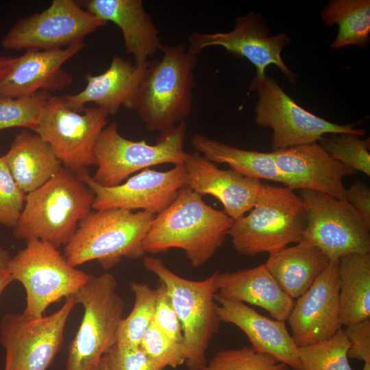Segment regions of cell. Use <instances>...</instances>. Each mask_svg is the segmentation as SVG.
I'll use <instances>...</instances> for the list:
<instances>
[{"mask_svg": "<svg viewBox=\"0 0 370 370\" xmlns=\"http://www.w3.org/2000/svg\"><path fill=\"white\" fill-rule=\"evenodd\" d=\"M234 220L204 202L189 186L155 215L143 241L145 253L182 249L195 268L209 261L224 243Z\"/></svg>", "mask_w": 370, "mask_h": 370, "instance_id": "cell-1", "label": "cell"}, {"mask_svg": "<svg viewBox=\"0 0 370 370\" xmlns=\"http://www.w3.org/2000/svg\"><path fill=\"white\" fill-rule=\"evenodd\" d=\"M93 191L63 166L38 188L25 194L13 236L25 242L41 240L65 246L80 221L92 210Z\"/></svg>", "mask_w": 370, "mask_h": 370, "instance_id": "cell-2", "label": "cell"}, {"mask_svg": "<svg viewBox=\"0 0 370 370\" xmlns=\"http://www.w3.org/2000/svg\"><path fill=\"white\" fill-rule=\"evenodd\" d=\"M160 50L162 58L147 65L132 110L148 130L161 133L184 121L191 111L197 56L183 44L162 45Z\"/></svg>", "mask_w": 370, "mask_h": 370, "instance_id": "cell-3", "label": "cell"}, {"mask_svg": "<svg viewBox=\"0 0 370 370\" xmlns=\"http://www.w3.org/2000/svg\"><path fill=\"white\" fill-rule=\"evenodd\" d=\"M154 217L142 210H92L79 223L63 255L74 267L97 260L105 270L123 258L144 257L143 241Z\"/></svg>", "mask_w": 370, "mask_h": 370, "instance_id": "cell-4", "label": "cell"}, {"mask_svg": "<svg viewBox=\"0 0 370 370\" xmlns=\"http://www.w3.org/2000/svg\"><path fill=\"white\" fill-rule=\"evenodd\" d=\"M307 224L304 203L294 190L263 182L253 208L234 221L227 236L238 253L254 256L299 243Z\"/></svg>", "mask_w": 370, "mask_h": 370, "instance_id": "cell-5", "label": "cell"}, {"mask_svg": "<svg viewBox=\"0 0 370 370\" xmlns=\"http://www.w3.org/2000/svg\"><path fill=\"white\" fill-rule=\"evenodd\" d=\"M143 266L166 287L182 328L188 370H202L221 322L216 311L218 271L203 280H192L175 273L159 258L145 256Z\"/></svg>", "mask_w": 370, "mask_h": 370, "instance_id": "cell-6", "label": "cell"}, {"mask_svg": "<svg viewBox=\"0 0 370 370\" xmlns=\"http://www.w3.org/2000/svg\"><path fill=\"white\" fill-rule=\"evenodd\" d=\"M116 286L110 273L89 275L73 295L84 312L68 348L65 370H98L103 356L116 344L125 307Z\"/></svg>", "mask_w": 370, "mask_h": 370, "instance_id": "cell-7", "label": "cell"}, {"mask_svg": "<svg viewBox=\"0 0 370 370\" xmlns=\"http://www.w3.org/2000/svg\"><path fill=\"white\" fill-rule=\"evenodd\" d=\"M186 125L183 121L161 132L155 145L134 141L122 136L115 122L99 134L93 153L98 168L91 176L98 185L112 187L121 184L130 175L151 166L183 164L188 154L184 149Z\"/></svg>", "mask_w": 370, "mask_h": 370, "instance_id": "cell-8", "label": "cell"}, {"mask_svg": "<svg viewBox=\"0 0 370 370\" xmlns=\"http://www.w3.org/2000/svg\"><path fill=\"white\" fill-rule=\"evenodd\" d=\"M14 281L26 293L23 312L40 317L49 306L74 295L87 282L89 274L71 266L58 248L41 240H31L12 257L9 264Z\"/></svg>", "mask_w": 370, "mask_h": 370, "instance_id": "cell-9", "label": "cell"}, {"mask_svg": "<svg viewBox=\"0 0 370 370\" xmlns=\"http://www.w3.org/2000/svg\"><path fill=\"white\" fill-rule=\"evenodd\" d=\"M256 91V123L273 131V151L319 143L325 134L350 133L363 136L366 130L355 128V123L340 125L328 121L299 106L280 86L277 81L265 76L260 82L250 84Z\"/></svg>", "mask_w": 370, "mask_h": 370, "instance_id": "cell-10", "label": "cell"}, {"mask_svg": "<svg viewBox=\"0 0 370 370\" xmlns=\"http://www.w3.org/2000/svg\"><path fill=\"white\" fill-rule=\"evenodd\" d=\"M76 304L73 295L47 316L5 314L0 324V341L5 352L3 370H47L62 347L66 321Z\"/></svg>", "mask_w": 370, "mask_h": 370, "instance_id": "cell-11", "label": "cell"}, {"mask_svg": "<svg viewBox=\"0 0 370 370\" xmlns=\"http://www.w3.org/2000/svg\"><path fill=\"white\" fill-rule=\"evenodd\" d=\"M308 224L299 243L314 246L330 260L370 253V228L346 199L300 190Z\"/></svg>", "mask_w": 370, "mask_h": 370, "instance_id": "cell-12", "label": "cell"}, {"mask_svg": "<svg viewBox=\"0 0 370 370\" xmlns=\"http://www.w3.org/2000/svg\"><path fill=\"white\" fill-rule=\"evenodd\" d=\"M84 112L71 110L63 97L51 95L34 130L51 147L62 166L76 175L96 164L94 145L108 123V114L97 107Z\"/></svg>", "mask_w": 370, "mask_h": 370, "instance_id": "cell-13", "label": "cell"}, {"mask_svg": "<svg viewBox=\"0 0 370 370\" xmlns=\"http://www.w3.org/2000/svg\"><path fill=\"white\" fill-rule=\"evenodd\" d=\"M106 21L73 0H53L40 12L18 19L1 40L9 50H51L84 42Z\"/></svg>", "mask_w": 370, "mask_h": 370, "instance_id": "cell-14", "label": "cell"}, {"mask_svg": "<svg viewBox=\"0 0 370 370\" xmlns=\"http://www.w3.org/2000/svg\"><path fill=\"white\" fill-rule=\"evenodd\" d=\"M188 40V51L197 55L205 48L219 46L230 53L245 58L256 70L251 84L262 81L266 76L265 69L276 65L289 82L294 84L297 75L284 62L282 49L291 42L284 33L269 35V28L263 16L253 12L236 18L234 29L227 32L191 34Z\"/></svg>", "mask_w": 370, "mask_h": 370, "instance_id": "cell-15", "label": "cell"}, {"mask_svg": "<svg viewBox=\"0 0 370 370\" xmlns=\"http://www.w3.org/2000/svg\"><path fill=\"white\" fill-rule=\"evenodd\" d=\"M76 176L93 191L92 210H140L156 215L169 207L180 190L188 185L184 164L175 165L166 171L145 169L124 183L112 187L96 184L87 170Z\"/></svg>", "mask_w": 370, "mask_h": 370, "instance_id": "cell-16", "label": "cell"}, {"mask_svg": "<svg viewBox=\"0 0 370 370\" xmlns=\"http://www.w3.org/2000/svg\"><path fill=\"white\" fill-rule=\"evenodd\" d=\"M338 260H332L309 288L295 301L288 318L297 347L331 338L341 328L339 319Z\"/></svg>", "mask_w": 370, "mask_h": 370, "instance_id": "cell-17", "label": "cell"}, {"mask_svg": "<svg viewBox=\"0 0 370 370\" xmlns=\"http://www.w3.org/2000/svg\"><path fill=\"white\" fill-rule=\"evenodd\" d=\"M282 184L295 190H309L345 199L344 177L356 171L337 161L318 143L272 151Z\"/></svg>", "mask_w": 370, "mask_h": 370, "instance_id": "cell-18", "label": "cell"}, {"mask_svg": "<svg viewBox=\"0 0 370 370\" xmlns=\"http://www.w3.org/2000/svg\"><path fill=\"white\" fill-rule=\"evenodd\" d=\"M84 45L79 42L62 49L27 51L14 57L0 77V96L22 97L69 86L73 77L62 66Z\"/></svg>", "mask_w": 370, "mask_h": 370, "instance_id": "cell-19", "label": "cell"}, {"mask_svg": "<svg viewBox=\"0 0 370 370\" xmlns=\"http://www.w3.org/2000/svg\"><path fill=\"white\" fill-rule=\"evenodd\" d=\"M183 164L188 186L201 196L210 195L217 199L223 212L234 221L253 208L261 181L247 177L232 169H219L197 151L188 153Z\"/></svg>", "mask_w": 370, "mask_h": 370, "instance_id": "cell-20", "label": "cell"}, {"mask_svg": "<svg viewBox=\"0 0 370 370\" xmlns=\"http://www.w3.org/2000/svg\"><path fill=\"white\" fill-rule=\"evenodd\" d=\"M216 311L220 321L232 323L247 336L251 348L269 354L294 370H304L297 346L285 321L258 313L241 301L227 299L216 294Z\"/></svg>", "mask_w": 370, "mask_h": 370, "instance_id": "cell-21", "label": "cell"}, {"mask_svg": "<svg viewBox=\"0 0 370 370\" xmlns=\"http://www.w3.org/2000/svg\"><path fill=\"white\" fill-rule=\"evenodd\" d=\"M147 67H138L115 56L105 72L88 73L86 87L77 94L63 96L64 100L71 110L79 113L88 103H94L108 115L116 114L122 106L132 110Z\"/></svg>", "mask_w": 370, "mask_h": 370, "instance_id": "cell-22", "label": "cell"}, {"mask_svg": "<svg viewBox=\"0 0 370 370\" xmlns=\"http://www.w3.org/2000/svg\"><path fill=\"white\" fill-rule=\"evenodd\" d=\"M86 10L101 19L110 21L121 29L126 52L138 67L147 66L148 58L162 45L158 34L141 0L77 1Z\"/></svg>", "mask_w": 370, "mask_h": 370, "instance_id": "cell-23", "label": "cell"}, {"mask_svg": "<svg viewBox=\"0 0 370 370\" xmlns=\"http://www.w3.org/2000/svg\"><path fill=\"white\" fill-rule=\"evenodd\" d=\"M216 283L219 296L260 307L277 320H287L295 304L264 264L233 272L218 271Z\"/></svg>", "mask_w": 370, "mask_h": 370, "instance_id": "cell-24", "label": "cell"}, {"mask_svg": "<svg viewBox=\"0 0 370 370\" xmlns=\"http://www.w3.org/2000/svg\"><path fill=\"white\" fill-rule=\"evenodd\" d=\"M3 156L14 181L25 194L42 186L62 166L49 143L25 130L15 136Z\"/></svg>", "mask_w": 370, "mask_h": 370, "instance_id": "cell-25", "label": "cell"}, {"mask_svg": "<svg viewBox=\"0 0 370 370\" xmlns=\"http://www.w3.org/2000/svg\"><path fill=\"white\" fill-rule=\"evenodd\" d=\"M330 261L318 248L299 243L269 253L264 264L283 291L295 299L309 288Z\"/></svg>", "mask_w": 370, "mask_h": 370, "instance_id": "cell-26", "label": "cell"}, {"mask_svg": "<svg viewBox=\"0 0 370 370\" xmlns=\"http://www.w3.org/2000/svg\"><path fill=\"white\" fill-rule=\"evenodd\" d=\"M338 282L341 326L370 319V253L340 258Z\"/></svg>", "mask_w": 370, "mask_h": 370, "instance_id": "cell-27", "label": "cell"}, {"mask_svg": "<svg viewBox=\"0 0 370 370\" xmlns=\"http://www.w3.org/2000/svg\"><path fill=\"white\" fill-rule=\"evenodd\" d=\"M191 144L195 151L214 164H227L230 169L251 179L282 184L272 151L237 148L201 134H195L191 139Z\"/></svg>", "mask_w": 370, "mask_h": 370, "instance_id": "cell-28", "label": "cell"}, {"mask_svg": "<svg viewBox=\"0 0 370 370\" xmlns=\"http://www.w3.org/2000/svg\"><path fill=\"white\" fill-rule=\"evenodd\" d=\"M321 20L330 27L336 24L338 31L331 48L349 45L365 48L369 43L370 1L332 0L321 12Z\"/></svg>", "mask_w": 370, "mask_h": 370, "instance_id": "cell-29", "label": "cell"}, {"mask_svg": "<svg viewBox=\"0 0 370 370\" xmlns=\"http://www.w3.org/2000/svg\"><path fill=\"white\" fill-rule=\"evenodd\" d=\"M130 289L134 297L130 313L122 319L117 334L116 346L135 347L152 323L157 292L146 283L132 282Z\"/></svg>", "mask_w": 370, "mask_h": 370, "instance_id": "cell-30", "label": "cell"}, {"mask_svg": "<svg viewBox=\"0 0 370 370\" xmlns=\"http://www.w3.org/2000/svg\"><path fill=\"white\" fill-rule=\"evenodd\" d=\"M349 343L342 328L330 339L297 347L304 370H354L347 357Z\"/></svg>", "mask_w": 370, "mask_h": 370, "instance_id": "cell-31", "label": "cell"}, {"mask_svg": "<svg viewBox=\"0 0 370 370\" xmlns=\"http://www.w3.org/2000/svg\"><path fill=\"white\" fill-rule=\"evenodd\" d=\"M50 96L45 91L22 97L0 96V131L20 127L34 132Z\"/></svg>", "mask_w": 370, "mask_h": 370, "instance_id": "cell-32", "label": "cell"}, {"mask_svg": "<svg viewBox=\"0 0 370 370\" xmlns=\"http://www.w3.org/2000/svg\"><path fill=\"white\" fill-rule=\"evenodd\" d=\"M337 161L355 171L370 175L369 138L350 133L330 134L318 143Z\"/></svg>", "mask_w": 370, "mask_h": 370, "instance_id": "cell-33", "label": "cell"}, {"mask_svg": "<svg viewBox=\"0 0 370 370\" xmlns=\"http://www.w3.org/2000/svg\"><path fill=\"white\" fill-rule=\"evenodd\" d=\"M202 370H291L275 358L243 346L217 352Z\"/></svg>", "mask_w": 370, "mask_h": 370, "instance_id": "cell-34", "label": "cell"}, {"mask_svg": "<svg viewBox=\"0 0 370 370\" xmlns=\"http://www.w3.org/2000/svg\"><path fill=\"white\" fill-rule=\"evenodd\" d=\"M140 347L152 360L164 368H176L185 364L184 345L170 338L152 323L145 333Z\"/></svg>", "mask_w": 370, "mask_h": 370, "instance_id": "cell-35", "label": "cell"}, {"mask_svg": "<svg viewBox=\"0 0 370 370\" xmlns=\"http://www.w3.org/2000/svg\"><path fill=\"white\" fill-rule=\"evenodd\" d=\"M25 193L11 175L3 156L0 157V225L14 227L23 209Z\"/></svg>", "mask_w": 370, "mask_h": 370, "instance_id": "cell-36", "label": "cell"}, {"mask_svg": "<svg viewBox=\"0 0 370 370\" xmlns=\"http://www.w3.org/2000/svg\"><path fill=\"white\" fill-rule=\"evenodd\" d=\"M160 283L156 288L157 297L152 323L170 338L184 345L181 323L166 287Z\"/></svg>", "mask_w": 370, "mask_h": 370, "instance_id": "cell-37", "label": "cell"}, {"mask_svg": "<svg viewBox=\"0 0 370 370\" xmlns=\"http://www.w3.org/2000/svg\"><path fill=\"white\" fill-rule=\"evenodd\" d=\"M110 370H164L139 346H113L106 354Z\"/></svg>", "mask_w": 370, "mask_h": 370, "instance_id": "cell-38", "label": "cell"}, {"mask_svg": "<svg viewBox=\"0 0 370 370\" xmlns=\"http://www.w3.org/2000/svg\"><path fill=\"white\" fill-rule=\"evenodd\" d=\"M343 330L349 343L348 358L370 362V319L348 325Z\"/></svg>", "mask_w": 370, "mask_h": 370, "instance_id": "cell-39", "label": "cell"}, {"mask_svg": "<svg viewBox=\"0 0 370 370\" xmlns=\"http://www.w3.org/2000/svg\"><path fill=\"white\" fill-rule=\"evenodd\" d=\"M345 199L356 210L370 228V188L365 182L355 180L346 188Z\"/></svg>", "mask_w": 370, "mask_h": 370, "instance_id": "cell-40", "label": "cell"}, {"mask_svg": "<svg viewBox=\"0 0 370 370\" xmlns=\"http://www.w3.org/2000/svg\"><path fill=\"white\" fill-rule=\"evenodd\" d=\"M11 259L10 252L0 243V272L8 269Z\"/></svg>", "mask_w": 370, "mask_h": 370, "instance_id": "cell-41", "label": "cell"}, {"mask_svg": "<svg viewBox=\"0 0 370 370\" xmlns=\"http://www.w3.org/2000/svg\"><path fill=\"white\" fill-rule=\"evenodd\" d=\"M13 281L8 269L0 272V297L5 288Z\"/></svg>", "mask_w": 370, "mask_h": 370, "instance_id": "cell-42", "label": "cell"}, {"mask_svg": "<svg viewBox=\"0 0 370 370\" xmlns=\"http://www.w3.org/2000/svg\"><path fill=\"white\" fill-rule=\"evenodd\" d=\"M13 58L14 57L0 56V77Z\"/></svg>", "mask_w": 370, "mask_h": 370, "instance_id": "cell-43", "label": "cell"}, {"mask_svg": "<svg viewBox=\"0 0 370 370\" xmlns=\"http://www.w3.org/2000/svg\"><path fill=\"white\" fill-rule=\"evenodd\" d=\"M98 370H110L105 355L103 356Z\"/></svg>", "mask_w": 370, "mask_h": 370, "instance_id": "cell-44", "label": "cell"}, {"mask_svg": "<svg viewBox=\"0 0 370 370\" xmlns=\"http://www.w3.org/2000/svg\"><path fill=\"white\" fill-rule=\"evenodd\" d=\"M362 370H370V362H364Z\"/></svg>", "mask_w": 370, "mask_h": 370, "instance_id": "cell-45", "label": "cell"}]
</instances>
